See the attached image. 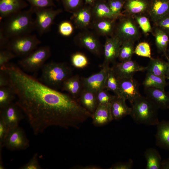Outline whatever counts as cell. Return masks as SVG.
I'll list each match as a JSON object with an SVG mask.
<instances>
[{"instance_id": "obj_1", "label": "cell", "mask_w": 169, "mask_h": 169, "mask_svg": "<svg viewBox=\"0 0 169 169\" xmlns=\"http://www.w3.org/2000/svg\"><path fill=\"white\" fill-rule=\"evenodd\" d=\"M3 69L17 97L16 103L27 116L35 135L52 126L77 128L92 118L77 99L48 87L19 66L8 63Z\"/></svg>"}, {"instance_id": "obj_2", "label": "cell", "mask_w": 169, "mask_h": 169, "mask_svg": "<svg viewBox=\"0 0 169 169\" xmlns=\"http://www.w3.org/2000/svg\"><path fill=\"white\" fill-rule=\"evenodd\" d=\"M33 14V9L31 7L28 10L14 13L6 18L0 28L10 39L30 34L35 29Z\"/></svg>"}, {"instance_id": "obj_3", "label": "cell", "mask_w": 169, "mask_h": 169, "mask_svg": "<svg viewBox=\"0 0 169 169\" xmlns=\"http://www.w3.org/2000/svg\"><path fill=\"white\" fill-rule=\"evenodd\" d=\"M131 105L130 115L136 123L146 125H155L159 122V109L146 96L141 95Z\"/></svg>"}, {"instance_id": "obj_4", "label": "cell", "mask_w": 169, "mask_h": 169, "mask_svg": "<svg viewBox=\"0 0 169 169\" xmlns=\"http://www.w3.org/2000/svg\"><path fill=\"white\" fill-rule=\"evenodd\" d=\"M40 81L53 89L61 88L63 82L72 76V69L64 63L51 62L41 69Z\"/></svg>"}, {"instance_id": "obj_5", "label": "cell", "mask_w": 169, "mask_h": 169, "mask_svg": "<svg viewBox=\"0 0 169 169\" xmlns=\"http://www.w3.org/2000/svg\"><path fill=\"white\" fill-rule=\"evenodd\" d=\"M51 50L48 46L37 48L18 62V66L24 72L33 73L41 69L49 58Z\"/></svg>"}, {"instance_id": "obj_6", "label": "cell", "mask_w": 169, "mask_h": 169, "mask_svg": "<svg viewBox=\"0 0 169 169\" xmlns=\"http://www.w3.org/2000/svg\"><path fill=\"white\" fill-rule=\"evenodd\" d=\"M41 43L36 35L29 34L10 39L6 49L13 52L16 57L23 58L36 49Z\"/></svg>"}, {"instance_id": "obj_7", "label": "cell", "mask_w": 169, "mask_h": 169, "mask_svg": "<svg viewBox=\"0 0 169 169\" xmlns=\"http://www.w3.org/2000/svg\"><path fill=\"white\" fill-rule=\"evenodd\" d=\"M98 36L94 31L87 29L77 35L74 38V41L79 46L100 57L103 54L104 50Z\"/></svg>"}, {"instance_id": "obj_8", "label": "cell", "mask_w": 169, "mask_h": 169, "mask_svg": "<svg viewBox=\"0 0 169 169\" xmlns=\"http://www.w3.org/2000/svg\"><path fill=\"white\" fill-rule=\"evenodd\" d=\"M33 9L35 15V29L40 34L49 30L56 17L62 12L61 9H54L53 7Z\"/></svg>"}, {"instance_id": "obj_9", "label": "cell", "mask_w": 169, "mask_h": 169, "mask_svg": "<svg viewBox=\"0 0 169 169\" xmlns=\"http://www.w3.org/2000/svg\"><path fill=\"white\" fill-rule=\"evenodd\" d=\"M119 20L115 25L114 34L117 36L122 43L125 41L135 42L139 37L138 28L134 21L129 18H119Z\"/></svg>"}, {"instance_id": "obj_10", "label": "cell", "mask_w": 169, "mask_h": 169, "mask_svg": "<svg viewBox=\"0 0 169 169\" xmlns=\"http://www.w3.org/2000/svg\"><path fill=\"white\" fill-rule=\"evenodd\" d=\"M29 145L24 131L18 126L8 132L3 146L11 151H17L26 150Z\"/></svg>"}, {"instance_id": "obj_11", "label": "cell", "mask_w": 169, "mask_h": 169, "mask_svg": "<svg viewBox=\"0 0 169 169\" xmlns=\"http://www.w3.org/2000/svg\"><path fill=\"white\" fill-rule=\"evenodd\" d=\"M100 71L87 77H81L83 89L96 93L105 89L109 66L102 67Z\"/></svg>"}, {"instance_id": "obj_12", "label": "cell", "mask_w": 169, "mask_h": 169, "mask_svg": "<svg viewBox=\"0 0 169 169\" xmlns=\"http://www.w3.org/2000/svg\"><path fill=\"white\" fill-rule=\"evenodd\" d=\"M22 111L15 103L13 102L0 110V119L5 124L8 132L18 126L20 122L24 116Z\"/></svg>"}, {"instance_id": "obj_13", "label": "cell", "mask_w": 169, "mask_h": 169, "mask_svg": "<svg viewBox=\"0 0 169 169\" xmlns=\"http://www.w3.org/2000/svg\"><path fill=\"white\" fill-rule=\"evenodd\" d=\"M119 95L131 104L141 95L139 90V84L133 77L119 79Z\"/></svg>"}, {"instance_id": "obj_14", "label": "cell", "mask_w": 169, "mask_h": 169, "mask_svg": "<svg viewBox=\"0 0 169 169\" xmlns=\"http://www.w3.org/2000/svg\"><path fill=\"white\" fill-rule=\"evenodd\" d=\"M113 64L111 68L118 79L133 77L136 72H143L147 68L146 66H141L131 59Z\"/></svg>"}, {"instance_id": "obj_15", "label": "cell", "mask_w": 169, "mask_h": 169, "mask_svg": "<svg viewBox=\"0 0 169 169\" xmlns=\"http://www.w3.org/2000/svg\"><path fill=\"white\" fill-rule=\"evenodd\" d=\"M122 42L115 35L106 37L104 46V61L102 67L109 66L118 58Z\"/></svg>"}, {"instance_id": "obj_16", "label": "cell", "mask_w": 169, "mask_h": 169, "mask_svg": "<svg viewBox=\"0 0 169 169\" xmlns=\"http://www.w3.org/2000/svg\"><path fill=\"white\" fill-rule=\"evenodd\" d=\"M72 14L70 20L76 28L84 30L90 28L93 20L91 6L84 5Z\"/></svg>"}, {"instance_id": "obj_17", "label": "cell", "mask_w": 169, "mask_h": 169, "mask_svg": "<svg viewBox=\"0 0 169 169\" xmlns=\"http://www.w3.org/2000/svg\"><path fill=\"white\" fill-rule=\"evenodd\" d=\"M146 97L159 109H169V94L165 89L152 87L144 88Z\"/></svg>"}, {"instance_id": "obj_18", "label": "cell", "mask_w": 169, "mask_h": 169, "mask_svg": "<svg viewBox=\"0 0 169 169\" xmlns=\"http://www.w3.org/2000/svg\"><path fill=\"white\" fill-rule=\"evenodd\" d=\"M25 0H0L1 18H6L28 6Z\"/></svg>"}, {"instance_id": "obj_19", "label": "cell", "mask_w": 169, "mask_h": 169, "mask_svg": "<svg viewBox=\"0 0 169 169\" xmlns=\"http://www.w3.org/2000/svg\"><path fill=\"white\" fill-rule=\"evenodd\" d=\"M115 20L109 18L93 20L90 28L99 36H111L114 33Z\"/></svg>"}, {"instance_id": "obj_20", "label": "cell", "mask_w": 169, "mask_h": 169, "mask_svg": "<svg viewBox=\"0 0 169 169\" xmlns=\"http://www.w3.org/2000/svg\"><path fill=\"white\" fill-rule=\"evenodd\" d=\"M148 10L151 20L156 23L169 13V0H151Z\"/></svg>"}, {"instance_id": "obj_21", "label": "cell", "mask_w": 169, "mask_h": 169, "mask_svg": "<svg viewBox=\"0 0 169 169\" xmlns=\"http://www.w3.org/2000/svg\"><path fill=\"white\" fill-rule=\"evenodd\" d=\"M123 98L115 95L110 103L111 113L113 120H118L130 115L131 107L128 106Z\"/></svg>"}, {"instance_id": "obj_22", "label": "cell", "mask_w": 169, "mask_h": 169, "mask_svg": "<svg viewBox=\"0 0 169 169\" xmlns=\"http://www.w3.org/2000/svg\"><path fill=\"white\" fill-rule=\"evenodd\" d=\"M92 123L96 126L105 125L113 120L110 104L99 105L92 115Z\"/></svg>"}, {"instance_id": "obj_23", "label": "cell", "mask_w": 169, "mask_h": 169, "mask_svg": "<svg viewBox=\"0 0 169 169\" xmlns=\"http://www.w3.org/2000/svg\"><path fill=\"white\" fill-rule=\"evenodd\" d=\"M156 125V145L161 148L169 150V121H159Z\"/></svg>"}, {"instance_id": "obj_24", "label": "cell", "mask_w": 169, "mask_h": 169, "mask_svg": "<svg viewBox=\"0 0 169 169\" xmlns=\"http://www.w3.org/2000/svg\"><path fill=\"white\" fill-rule=\"evenodd\" d=\"M63 91H65L74 98L77 99L83 90L81 77L78 75L72 76L63 83L61 87Z\"/></svg>"}, {"instance_id": "obj_25", "label": "cell", "mask_w": 169, "mask_h": 169, "mask_svg": "<svg viewBox=\"0 0 169 169\" xmlns=\"http://www.w3.org/2000/svg\"><path fill=\"white\" fill-rule=\"evenodd\" d=\"M93 20L109 18L116 19L112 14L107 1H96L91 7Z\"/></svg>"}, {"instance_id": "obj_26", "label": "cell", "mask_w": 169, "mask_h": 169, "mask_svg": "<svg viewBox=\"0 0 169 169\" xmlns=\"http://www.w3.org/2000/svg\"><path fill=\"white\" fill-rule=\"evenodd\" d=\"M77 100L81 105L92 115L98 105L96 93L84 89L82 90Z\"/></svg>"}, {"instance_id": "obj_27", "label": "cell", "mask_w": 169, "mask_h": 169, "mask_svg": "<svg viewBox=\"0 0 169 169\" xmlns=\"http://www.w3.org/2000/svg\"><path fill=\"white\" fill-rule=\"evenodd\" d=\"M144 156L146 161V169H161L162 160L159 152L153 148L147 149Z\"/></svg>"}, {"instance_id": "obj_28", "label": "cell", "mask_w": 169, "mask_h": 169, "mask_svg": "<svg viewBox=\"0 0 169 169\" xmlns=\"http://www.w3.org/2000/svg\"><path fill=\"white\" fill-rule=\"evenodd\" d=\"M167 64V62L161 59L152 58L150 59L148 65L146 66V70L147 72L166 78Z\"/></svg>"}, {"instance_id": "obj_29", "label": "cell", "mask_w": 169, "mask_h": 169, "mask_svg": "<svg viewBox=\"0 0 169 169\" xmlns=\"http://www.w3.org/2000/svg\"><path fill=\"white\" fill-rule=\"evenodd\" d=\"M149 3L146 0H125L123 7L129 13L138 14L147 10Z\"/></svg>"}, {"instance_id": "obj_30", "label": "cell", "mask_w": 169, "mask_h": 169, "mask_svg": "<svg viewBox=\"0 0 169 169\" xmlns=\"http://www.w3.org/2000/svg\"><path fill=\"white\" fill-rule=\"evenodd\" d=\"M155 37L156 46L159 52L163 53L168 60L169 58L167 54V48L169 42V36L161 28H156L155 31Z\"/></svg>"}, {"instance_id": "obj_31", "label": "cell", "mask_w": 169, "mask_h": 169, "mask_svg": "<svg viewBox=\"0 0 169 169\" xmlns=\"http://www.w3.org/2000/svg\"><path fill=\"white\" fill-rule=\"evenodd\" d=\"M166 79L147 72L142 84L144 88L152 87L165 89L168 84Z\"/></svg>"}, {"instance_id": "obj_32", "label": "cell", "mask_w": 169, "mask_h": 169, "mask_svg": "<svg viewBox=\"0 0 169 169\" xmlns=\"http://www.w3.org/2000/svg\"><path fill=\"white\" fill-rule=\"evenodd\" d=\"M16 94L10 86L0 87V109H2L13 102Z\"/></svg>"}, {"instance_id": "obj_33", "label": "cell", "mask_w": 169, "mask_h": 169, "mask_svg": "<svg viewBox=\"0 0 169 169\" xmlns=\"http://www.w3.org/2000/svg\"><path fill=\"white\" fill-rule=\"evenodd\" d=\"M134 42L131 41H125L122 42L118 57L120 62L131 59L134 53Z\"/></svg>"}, {"instance_id": "obj_34", "label": "cell", "mask_w": 169, "mask_h": 169, "mask_svg": "<svg viewBox=\"0 0 169 169\" xmlns=\"http://www.w3.org/2000/svg\"><path fill=\"white\" fill-rule=\"evenodd\" d=\"M105 89L113 92L119 96V79L117 77L111 67H110L105 82Z\"/></svg>"}, {"instance_id": "obj_35", "label": "cell", "mask_w": 169, "mask_h": 169, "mask_svg": "<svg viewBox=\"0 0 169 169\" xmlns=\"http://www.w3.org/2000/svg\"><path fill=\"white\" fill-rule=\"evenodd\" d=\"M71 62L72 65L77 68H83L89 64L87 57L83 53L77 52L73 54L71 56Z\"/></svg>"}, {"instance_id": "obj_36", "label": "cell", "mask_w": 169, "mask_h": 169, "mask_svg": "<svg viewBox=\"0 0 169 169\" xmlns=\"http://www.w3.org/2000/svg\"><path fill=\"white\" fill-rule=\"evenodd\" d=\"M110 10L116 19L122 15L121 11L124 7L125 0H107Z\"/></svg>"}, {"instance_id": "obj_37", "label": "cell", "mask_w": 169, "mask_h": 169, "mask_svg": "<svg viewBox=\"0 0 169 169\" xmlns=\"http://www.w3.org/2000/svg\"><path fill=\"white\" fill-rule=\"evenodd\" d=\"M61 1L65 11L71 13L84 5V0H61Z\"/></svg>"}, {"instance_id": "obj_38", "label": "cell", "mask_w": 169, "mask_h": 169, "mask_svg": "<svg viewBox=\"0 0 169 169\" xmlns=\"http://www.w3.org/2000/svg\"><path fill=\"white\" fill-rule=\"evenodd\" d=\"M134 53L136 55L143 57L152 59L151 49L149 44L146 42L139 43L135 48Z\"/></svg>"}, {"instance_id": "obj_39", "label": "cell", "mask_w": 169, "mask_h": 169, "mask_svg": "<svg viewBox=\"0 0 169 169\" xmlns=\"http://www.w3.org/2000/svg\"><path fill=\"white\" fill-rule=\"evenodd\" d=\"M34 9L46 8L55 7L53 0H25Z\"/></svg>"}, {"instance_id": "obj_40", "label": "cell", "mask_w": 169, "mask_h": 169, "mask_svg": "<svg viewBox=\"0 0 169 169\" xmlns=\"http://www.w3.org/2000/svg\"><path fill=\"white\" fill-rule=\"evenodd\" d=\"M108 91L105 89H104L96 94L98 105L110 103L115 95H110Z\"/></svg>"}, {"instance_id": "obj_41", "label": "cell", "mask_w": 169, "mask_h": 169, "mask_svg": "<svg viewBox=\"0 0 169 169\" xmlns=\"http://www.w3.org/2000/svg\"><path fill=\"white\" fill-rule=\"evenodd\" d=\"M74 26L71 22L64 21L61 22L58 27V32L59 34L64 37H68L73 33Z\"/></svg>"}, {"instance_id": "obj_42", "label": "cell", "mask_w": 169, "mask_h": 169, "mask_svg": "<svg viewBox=\"0 0 169 169\" xmlns=\"http://www.w3.org/2000/svg\"><path fill=\"white\" fill-rule=\"evenodd\" d=\"M17 57L12 51L6 49L0 50V68L9 63L11 60Z\"/></svg>"}, {"instance_id": "obj_43", "label": "cell", "mask_w": 169, "mask_h": 169, "mask_svg": "<svg viewBox=\"0 0 169 169\" xmlns=\"http://www.w3.org/2000/svg\"><path fill=\"white\" fill-rule=\"evenodd\" d=\"M135 18L139 26L144 33H147L151 31V24L147 17L143 16H137Z\"/></svg>"}, {"instance_id": "obj_44", "label": "cell", "mask_w": 169, "mask_h": 169, "mask_svg": "<svg viewBox=\"0 0 169 169\" xmlns=\"http://www.w3.org/2000/svg\"><path fill=\"white\" fill-rule=\"evenodd\" d=\"M19 169H42L39 163L38 159V153L33 155L29 161Z\"/></svg>"}, {"instance_id": "obj_45", "label": "cell", "mask_w": 169, "mask_h": 169, "mask_svg": "<svg viewBox=\"0 0 169 169\" xmlns=\"http://www.w3.org/2000/svg\"><path fill=\"white\" fill-rule=\"evenodd\" d=\"M155 23L158 27L165 31L169 36V13Z\"/></svg>"}, {"instance_id": "obj_46", "label": "cell", "mask_w": 169, "mask_h": 169, "mask_svg": "<svg viewBox=\"0 0 169 169\" xmlns=\"http://www.w3.org/2000/svg\"><path fill=\"white\" fill-rule=\"evenodd\" d=\"M8 132L7 128L3 120L0 119V152L4 147V140Z\"/></svg>"}, {"instance_id": "obj_47", "label": "cell", "mask_w": 169, "mask_h": 169, "mask_svg": "<svg viewBox=\"0 0 169 169\" xmlns=\"http://www.w3.org/2000/svg\"><path fill=\"white\" fill-rule=\"evenodd\" d=\"M133 160L130 159L127 161L124 162L117 163L112 166L110 169H131L133 167Z\"/></svg>"}, {"instance_id": "obj_48", "label": "cell", "mask_w": 169, "mask_h": 169, "mask_svg": "<svg viewBox=\"0 0 169 169\" xmlns=\"http://www.w3.org/2000/svg\"><path fill=\"white\" fill-rule=\"evenodd\" d=\"M10 83L7 73L3 69H0V87L9 86Z\"/></svg>"}, {"instance_id": "obj_49", "label": "cell", "mask_w": 169, "mask_h": 169, "mask_svg": "<svg viewBox=\"0 0 169 169\" xmlns=\"http://www.w3.org/2000/svg\"><path fill=\"white\" fill-rule=\"evenodd\" d=\"M10 39L6 37L3 33L2 29H0V49H6L9 42Z\"/></svg>"}, {"instance_id": "obj_50", "label": "cell", "mask_w": 169, "mask_h": 169, "mask_svg": "<svg viewBox=\"0 0 169 169\" xmlns=\"http://www.w3.org/2000/svg\"><path fill=\"white\" fill-rule=\"evenodd\" d=\"M161 169H169V158L162 160Z\"/></svg>"}, {"instance_id": "obj_51", "label": "cell", "mask_w": 169, "mask_h": 169, "mask_svg": "<svg viewBox=\"0 0 169 169\" xmlns=\"http://www.w3.org/2000/svg\"><path fill=\"white\" fill-rule=\"evenodd\" d=\"M82 169H101V167L96 166L95 165H89L86 166L84 167H81Z\"/></svg>"}, {"instance_id": "obj_52", "label": "cell", "mask_w": 169, "mask_h": 169, "mask_svg": "<svg viewBox=\"0 0 169 169\" xmlns=\"http://www.w3.org/2000/svg\"><path fill=\"white\" fill-rule=\"evenodd\" d=\"M84 4L92 6L95 3L96 0H84Z\"/></svg>"}, {"instance_id": "obj_53", "label": "cell", "mask_w": 169, "mask_h": 169, "mask_svg": "<svg viewBox=\"0 0 169 169\" xmlns=\"http://www.w3.org/2000/svg\"><path fill=\"white\" fill-rule=\"evenodd\" d=\"M167 66L166 69V78L169 80V61L167 62Z\"/></svg>"}, {"instance_id": "obj_54", "label": "cell", "mask_w": 169, "mask_h": 169, "mask_svg": "<svg viewBox=\"0 0 169 169\" xmlns=\"http://www.w3.org/2000/svg\"><path fill=\"white\" fill-rule=\"evenodd\" d=\"M55 0L58 2H59L60 1V0Z\"/></svg>"}, {"instance_id": "obj_55", "label": "cell", "mask_w": 169, "mask_h": 169, "mask_svg": "<svg viewBox=\"0 0 169 169\" xmlns=\"http://www.w3.org/2000/svg\"><path fill=\"white\" fill-rule=\"evenodd\" d=\"M96 1H98V0H104V1H107V0H96Z\"/></svg>"}, {"instance_id": "obj_56", "label": "cell", "mask_w": 169, "mask_h": 169, "mask_svg": "<svg viewBox=\"0 0 169 169\" xmlns=\"http://www.w3.org/2000/svg\"><path fill=\"white\" fill-rule=\"evenodd\" d=\"M168 52H169V51Z\"/></svg>"}, {"instance_id": "obj_57", "label": "cell", "mask_w": 169, "mask_h": 169, "mask_svg": "<svg viewBox=\"0 0 169 169\" xmlns=\"http://www.w3.org/2000/svg\"><path fill=\"white\" fill-rule=\"evenodd\" d=\"M168 93H169V92H168Z\"/></svg>"}]
</instances>
